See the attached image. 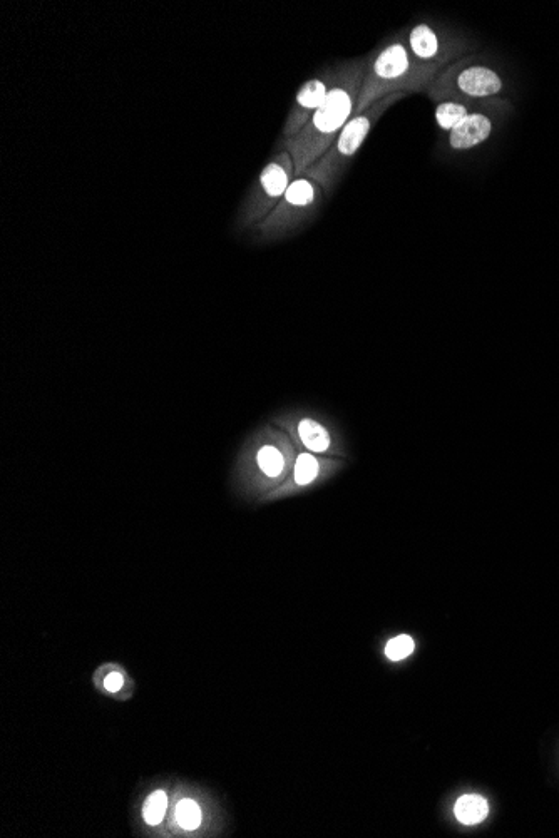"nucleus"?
Returning a JSON list of instances; mask_svg holds the SVG:
<instances>
[{"label": "nucleus", "mask_w": 559, "mask_h": 838, "mask_svg": "<svg viewBox=\"0 0 559 838\" xmlns=\"http://www.w3.org/2000/svg\"><path fill=\"white\" fill-rule=\"evenodd\" d=\"M344 467L345 459L322 457V455H315L312 452H307V450L297 449V457L293 462L290 476H288L287 481L283 482L282 486L278 487L277 491H273L268 496V499L277 501L280 497L293 496L298 492L308 491L312 487L320 486L322 482L334 477Z\"/></svg>", "instance_id": "10"}, {"label": "nucleus", "mask_w": 559, "mask_h": 838, "mask_svg": "<svg viewBox=\"0 0 559 838\" xmlns=\"http://www.w3.org/2000/svg\"><path fill=\"white\" fill-rule=\"evenodd\" d=\"M467 99H444L439 101L436 108L437 126L442 131H449L456 128L457 124H461L464 119L471 114Z\"/></svg>", "instance_id": "14"}, {"label": "nucleus", "mask_w": 559, "mask_h": 838, "mask_svg": "<svg viewBox=\"0 0 559 838\" xmlns=\"http://www.w3.org/2000/svg\"><path fill=\"white\" fill-rule=\"evenodd\" d=\"M124 685V678L121 673H111V675L106 676V680H104V688L109 691V693H118Z\"/></svg>", "instance_id": "18"}, {"label": "nucleus", "mask_w": 559, "mask_h": 838, "mask_svg": "<svg viewBox=\"0 0 559 838\" xmlns=\"http://www.w3.org/2000/svg\"><path fill=\"white\" fill-rule=\"evenodd\" d=\"M407 46L417 61L424 66L442 72V67L451 64L456 57L467 51L466 41L444 32L429 22H421L407 32Z\"/></svg>", "instance_id": "9"}, {"label": "nucleus", "mask_w": 559, "mask_h": 838, "mask_svg": "<svg viewBox=\"0 0 559 838\" xmlns=\"http://www.w3.org/2000/svg\"><path fill=\"white\" fill-rule=\"evenodd\" d=\"M365 71V59L342 62L339 79L322 106L297 136L285 141V149L292 156L297 178L307 173L324 156L345 124L354 118Z\"/></svg>", "instance_id": "1"}, {"label": "nucleus", "mask_w": 559, "mask_h": 838, "mask_svg": "<svg viewBox=\"0 0 559 838\" xmlns=\"http://www.w3.org/2000/svg\"><path fill=\"white\" fill-rule=\"evenodd\" d=\"M272 424L287 432L295 447L322 457L347 459L349 444L334 417L313 407H290L272 415Z\"/></svg>", "instance_id": "5"}, {"label": "nucleus", "mask_w": 559, "mask_h": 838, "mask_svg": "<svg viewBox=\"0 0 559 838\" xmlns=\"http://www.w3.org/2000/svg\"><path fill=\"white\" fill-rule=\"evenodd\" d=\"M501 89H503V81L498 72L481 64H466V59H464L449 67L447 71H442L427 94L434 101H444V99L476 101V99L493 98L501 92Z\"/></svg>", "instance_id": "8"}, {"label": "nucleus", "mask_w": 559, "mask_h": 838, "mask_svg": "<svg viewBox=\"0 0 559 838\" xmlns=\"http://www.w3.org/2000/svg\"><path fill=\"white\" fill-rule=\"evenodd\" d=\"M439 74L441 72L417 61L407 46L406 36L394 37L367 61L357 113H364L365 109L392 94L429 91Z\"/></svg>", "instance_id": "3"}, {"label": "nucleus", "mask_w": 559, "mask_h": 838, "mask_svg": "<svg viewBox=\"0 0 559 838\" xmlns=\"http://www.w3.org/2000/svg\"><path fill=\"white\" fill-rule=\"evenodd\" d=\"M295 178L292 156L287 149H282L263 166L252 190L248 191L236 220L238 228L252 231L262 223L275 210Z\"/></svg>", "instance_id": "7"}, {"label": "nucleus", "mask_w": 559, "mask_h": 838, "mask_svg": "<svg viewBox=\"0 0 559 838\" xmlns=\"http://www.w3.org/2000/svg\"><path fill=\"white\" fill-rule=\"evenodd\" d=\"M406 96L407 94H392V96L380 99L379 103H375L369 109H365L364 113L354 114V118L345 124V128L340 131L332 146L325 151L324 156L318 159L317 163L313 164L312 168L308 169L305 176L317 181L325 193H332L350 161L364 146L365 139L369 138L375 124L379 123L382 116L392 106Z\"/></svg>", "instance_id": "4"}, {"label": "nucleus", "mask_w": 559, "mask_h": 838, "mask_svg": "<svg viewBox=\"0 0 559 838\" xmlns=\"http://www.w3.org/2000/svg\"><path fill=\"white\" fill-rule=\"evenodd\" d=\"M340 71H342V64L339 66L330 67L327 71H322L318 76L308 79L303 82L302 87L298 89L297 98L293 103L290 113H288L287 121L283 126V138L285 141L297 136L308 121L312 119L313 114L317 111L325 98L329 96V92L334 89L335 82L339 79Z\"/></svg>", "instance_id": "11"}, {"label": "nucleus", "mask_w": 559, "mask_h": 838, "mask_svg": "<svg viewBox=\"0 0 559 838\" xmlns=\"http://www.w3.org/2000/svg\"><path fill=\"white\" fill-rule=\"evenodd\" d=\"M166 808H168V797H166V793H151L143 805L144 822L151 825V827H156V825L163 822V818L166 815Z\"/></svg>", "instance_id": "16"}, {"label": "nucleus", "mask_w": 559, "mask_h": 838, "mask_svg": "<svg viewBox=\"0 0 559 838\" xmlns=\"http://www.w3.org/2000/svg\"><path fill=\"white\" fill-rule=\"evenodd\" d=\"M297 447L287 432L270 420L258 425L243 442L236 457L235 484L248 499L268 497L287 481Z\"/></svg>", "instance_id": "2"}, {"label": "nucleus", "mask_w": 559, "mask_h": 838, "mask_svg": "<svg viewBox=\"0 0 559 838\" xmlns=\"http://www.w3.org/2000/svg\"><path fill=\"white\" fill-rule=\"evenodd\" d=\"M324 193L322 186L305 174L293 179L275 210L253 228V238L257 243L265 245L292 236L317 213Z\"/></svg>", "instance_id": "6"}, {"label": "nucleus", "mask_w": 559, "mask_h": 838, "mask_svg": "<svg viewBox=\"0 0 559 838\" xmlns=\"http://www.w3.org/2000/svg\"><path fill=\"white\" fill-rule=\"evenodd\" d=\"M414 648H416L414 639L407 634H401V636H395V638L390 639L389 643L385 644V656L390 661L406 660L407 656L414 653Z\"/></svg>", "instance_id": "17"}, {"label": "nucleus", "mask_w": 559, "mask_h": 838, "mask_svg": "<svg viewBox=\"0 0 559 838\" xmlns=\"http://www.w3.org/2000/svg\"><path fill=\"white\" fill-rule=\"evenodd\" d=\"M454 815L462 825H477L484 822L489 815L488 800L477 793L462 795L454 805Z\"/></svg>", "instance_id": "13"}, {"label": "nucleus", "mask_w": 559, "mask_h": 838, "mask_svg": "<svg viewBox=\"0 0 559 838\" xmlns=\"http://www.w3.org/2000/svg\"><path fill=\"white\" fill-rule=\"evenodd\" d=\"M176 823L186 832H193L201 825V808L195 800L185 798L176 805Z\"/></svg>", "instance_id": "15"}, {"label": "nucleus", "mask_w": 559, "mask_h": 838, "mask_svg": "<svg viewBox=\"0 0 559 838\" xmlns=\"http://www.w3.org/2000/svg\"><path fill=\"white\" fill-rule=\"evenodd\" d=\"M493 134V121L483 113H471L449 133V146L454 151H467L483 144Z\"/></svg>", "instance_id": "12"}]
</instances>
